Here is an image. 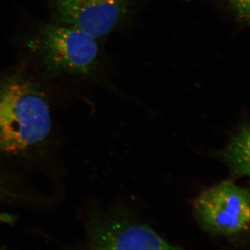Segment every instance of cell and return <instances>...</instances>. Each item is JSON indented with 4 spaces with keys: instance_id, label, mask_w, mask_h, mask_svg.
Instances as JSON below:
<instances>
[{
    "instance_id": "7a4b0ae2",
    "label": "cell",
    "mask_w": 250,
    "mask_h": 250,
    "mask_svg": "<svg viewBox=\"0 0 250 250\" xmlns=\"http://www.w3.org/2000/svg\"><path fill=\"white\" fill-rule=\"evenodd\" d=\"M87 244L99 250H177L123 206L95 208L85 221Z\"/></svg>"
},
{
    "instance_id": "6da1fadb",
    "label": "cell",
    "mask_w": 250,
    "mask_h": 250,
    "mask_svg": "<svg viewBox=\"0 0 250 250\" xmlns=\"http://www.w3.org/2000/svg\"><path fill=\"white\" fill-rule=\"evenodd\" d=\"M52 127L48 102L34 83L19 77L0 80V158L32 150Z\"/></svg>"
},
{
    "instance_id": "52a82bcc",
    "label": "cell",
    "mask_w": 250,
    "mask_h": 250,
    "mask_svg": "<svg viewBox=\"0 0 250 250\" xmlns=\"http://www.w3.org/2000/svg\"><path fill=\"white\" fill-rule=\"evenodd\" d=\"M218 1L238 22L249 24L250 0H218Z\"/></svg>"
},
{
    "instance_id": "ba28073f",
    "label": "cell",
    "mask_w": 250,
    "mask_h": 250,
    "mask_svg": "<svg viewBox=\"0 0 250 250\" xmlns=\"http://www.w3.org/2000/svg\"><path fill=\"white\" fill-rule=\"evenodd\" d=\"M20 195L12 179L0 166V204L16 201Z\"/></svg>"
},
{
    "instance_id": "8992f818",
    "label": "cell",
    "mask_w": 250,
    "mask_h": 250,
    "mask_svg": "<svg viewBox=\"0 0 250 250\" xmlns=\"http://www.w3.org/2000/svg\"><path fill=\"white\" fill-rule=\"evenodd\" d=\"M219 156L228 165L231 175L242 177L250 174V126L242 123L231 135L228 145Z\"/></svg>"
},
{
    "instance_id": "5b68a950",
    "label": "cell",
    "mask_w": 250,
    "mask_h": 250,
    "mask_svg": "<svg viewBox=\"0 0 250 250\" xmlns=\"http://www.w3.org/2000/svg\"><path fill=\"white\" fill-rule=\"evenodd\" d=\"M42 45L50 63L62 71L88 73L98 62L97 39L71 26H49L42 34Z\"/></svg>"
},
{
    "instance_id": "277c9868",
    "label": "cell",
    "mask_w": 250,
    "mask_h": 250,
    "mask_svg": "<svg viewBox=\"0 0 250 250\" xmlns=\"http://www.w3.org/2000/svg\"><path fill=\"white\" fill-rule=\"evenodd\" d=\"M59 24L100 39L126 24L132 0H51Z\"/></svg>"
},
{
    "instance_id": "3957f363",
    "label": "cell",
    "mask_w": 250,
    "mask_h": 250,
    "mask_svg": "<svg viewBox=\"0 0 250 250\" xmlns=\"http://www.w3.org/2000/svg\"><path fill=\"white\" fill-rule=\"evenodd\" d=\"M250 200L249 189L224 181L195 199L194 215L206 232L233 236L249 230Z\"/></svg>"
}]
</instances>
